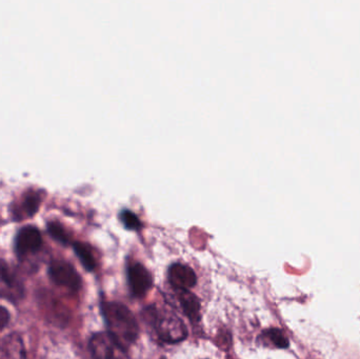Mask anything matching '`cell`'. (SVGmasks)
Listing matches in <instances>:
<instances>
[{
	"mask_svg": "<svg viewBox=\"0 0 360 359\" xmlns=\"http://www.w3.org/2000/svg\"><path fill=\"white\" fill-rule=\"evenodd\" d=\"M101 311L110 334L126 349L139 339V328L134 314L120 303H103Z\"/></svg>",
	"mask_w": 360,
	"mask_h": 359,
	"instance_id": "cell-1",
	"label": "cell"
},
{
	"mask_svg": "<svg viewBox=\"0 0 360 359\" xmlns=\"http://www.w3.org/2000/svg\"><path fill=\"white\" fill-rule=\"evenodd\" d=\"M147 314L153 318L154 324H155L154 327H155L158 337L165 343H180L188 337L186 325L177 316H160L156 314L154 309H148Z\"/></svg>",
	"mask_w": 360,
	"mask_h": 359,
	"instance_id": "cell-2",
	"label": "cell"
},
{
	"mask_svg": "<svg viewBox=\"0 0 360 359\" xmlns=\"http://www.w3.org/2000/svg\"><path fill=\"white\" fill-rule=\"evenodd\" d=\"M89 349L94 359H130L126 348L109 332L96 333L91 337Z\"/></svg>",
	"mask_w": 360,
	"mask_h": 359,
	"instance_id": "cell-3",
	"label": "cell"
},
{
	"mask_svg": "<svg viewBox=\"0 0 360 359\" xmlns=\"http://www.w3.org/2000/svg\"><path fill=\"white\" fill-rule=\"evenodd\" d=\"M25 294L21 278L6 261L0 259V299L17 303L22 301Z\"/></svg>",
	"mask_w": 360,
	"mask_h": 359,
	"instance_id": "cell-4",
	"label": "cell"
},
{
	"mask_svg": "<svg viewBox=\"0 0 360 359\" xmlns=\"http://www.w3.org/2000/svg\"><path fill=\"white\" fill-rule=\"evenodd\" d=\"M49 278L57 286L78 291L82 288V278L75 268L65 261H53L49 265Z\"/></svg>",
	"mask_w": 360,
	"mask_h": 359,
	"instance_id": "cell-5",
	"label": "cell"
},
{
	"mask_svg": "<svg viewBox=\"0 0 360 359\" xmlns=\"http://www.w3.org/2000/svg\"><path fill=\"white\" fill-rule=\"evenodd\" d=\"M42 242L39 230L34 226H25L19 230L15 237V254L19 261H25L30 255L39 252Z\"/></svg>",
	"mask_w": 360,
	"mask_h": 359,
	"instance_id": "cell-6",
	"label": "cell"
},
{
	"mask_svg": "<svg viewBox=\"0 0 360 359\" xmlns=\"http://www.w3.org/2000/svg\"><path fill=\"white\" fill-rule=\"evenodd\" d=\"M129 286L133 295L136 297H143L153 285L151 273L141 263H132L128 268Z\"/></svg>",
	"mask_w": 360,
	"mask_h": 359,
	"instance_id": "cell-7",
	"label": "cell"
},
{
	"mask_svg": "<svg viewBox=\"0 0 360 359\" xmlns=\"http://www.w3.org/2000/svg\"><path fill=\"white\" fill-rule=\"evenodd\" d=\"M169 282L175 291L190 290L197 282L196 274L192 268L182 263H174L169 269Z\"/></svg>",
	"mask_w": 360,
	"mask_h": 359,
	"instance_id": "cell-8",
	"label": "cell"
},
{
	"mask_svg": "<svg viewBox=\"0 0 360 359\" xmlns=\"http://www.w3.org/2000/svg\"><path fill=\"white\" fill-rule=\"evenodd\" d=\"M0 359H27L20 335L11 333L0 339Z\"/></svg>",
	"mask_w": 360,
	"mask_h": 359,
	"instance_id": "cell-9",
	"label": "cell"
},
{
	"mask_svg": "<svg viewBox=\"0 0 360 359\" xmlns=\"http://www.w3.org/2000/svg\"><path fill=\"white\" fill-rule=\"evenodd\" d=\"M182 312L191 322H196L200 320V303L198 297L188 290L176 291Z\"/></svg>",
	"mask_w": 360,
	"mask_h": 359,
	"instance_id": "cell-10",
	"label": "cell"
},
{
	"mask_svg": "<svg viewBox=\"0 0 360 359\" xmlns=\"http://www.w3.org/2000/svg\"><path fill=\"white\" fill-rule=\"evenodd\" d=\"M73 250L77 255L82 265L84 266L86 271H94L96 268V261H95L94 255H93L92 249L89 244L84 242H76L73 244Z\"/></svg>",
	"mask_w": 360,
	"mask_h": 359,
	"instance_id": "cell-11",
	"label": "cell"
},
{
	"mask_svg": "<svg viewBox=\"0 0 360 359\" xmlns=\"http://www.w3.org/2000/svg\"><path fill=\"white\" fill-rule=\"evenodd\" d=\"M40 206V195L36 192H31L27 194L23 198L22 208L21 212L25 216L32 217L37 213Z\"/></svg>",
	"mask_w": 360,
	"mask_h": 359,
	"instance_id": "cell-12",
	"label": "cell"
},
{
	"mask_svg": "<svg viewBox=\"0 0 360 359\" xmlns=\"http://www.w3.org/2000/svg\"><path fill=\"white\" fill-rule=\"evenodd\" d=\"M120 219L122 225L131 231H139L143 228V223L139 217L129 209H122L120 211Z\"/></svg>",
	"mask_w": 360,
	"mask_h": 359,
	"instance_id": "cell-13",
	"label": "cell"
},
{
	"mask_svg": "<svg viewBox=\"0 0 360 359\" xmlns=\"http://www.w3.org/2000/svg\"><path fill=\"white\" fill-rule=\"evenodd\" d=\"M46 228H48L49 234L56 242H60V244H65V246L70 244L69 234L65 231V228L63 227L61 223H57V221H50L46 225Z\"/></svg>",
	"mask_w": 360,
	"mask_h": 359,
	"instance_id": "cell-14",
	"label": "cell"
},
{
	"mask_svg": "<svg viewBox=\"0 0 360 359\" xmlns=\"http://www.w3.org/2000/svg\"><path fill=\"white\" fill-rule=\"evenodd\" d=\"M264 337H266L275 347L281 348V349L289 347V341H288L287 337L283 334V331L278 330V329H270V330L266 331L264 332Z\"/></svg>",
	"mask_w": 360,
	"mask_h": 359,
	"instance_id": "cell-15",
	"label": "cell"
},
{
	"mask_svg": "<svg viewBox=\"0 0 360 359\" xmlns=\"http://www.w3.org/2000/svg\"><path fill=\"white\" fill-rule=\"evenodd\" d=\"M11 315L10 312L6 308L0 306V332L8 326L10 322Z\"/></svg>",
	"mask_w": 360,
	"mask_h": 359,
	"instance_id": "cell-16",
	"label": "cell"
}]
</instances>
